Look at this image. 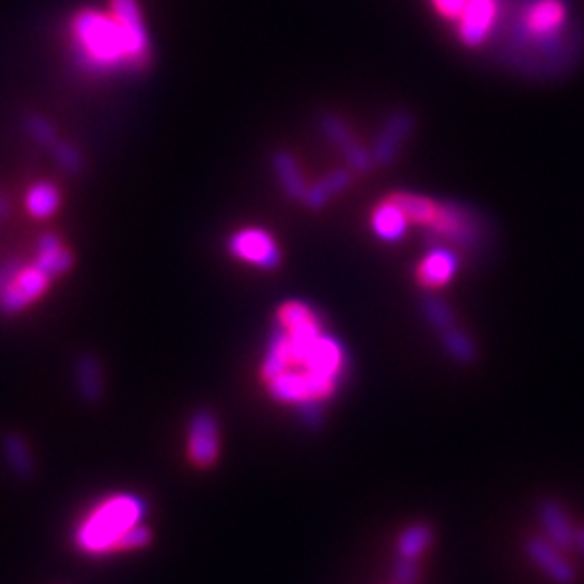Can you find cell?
<instances>
[{
  "label": "cell",
  "instance_id": "cell-1",
  "mask_svg": "<svg viewBox=\"0 0 584 584\" xmlns=\"http://www.w3.org/2000/svg\"><path fill=\"white\" fill-rule=\"evenodd\" d=\"M347 370V349L310 303L290 299L277 308L260 366L264 390L275 403L295 407L305 427L318 429L323 405L336 396Z\"/></svg>",
  "mask_w": 584,
  "mask_h": 584
},
{
  "label": "cell",
  "instance_id": "cell-2",
  "mask_svg": "<svg viewBox=\"0 0 584 584\" xmlns=\"http://www.w3.org/2000/svg\"><path fill=\"white\" fill-rule=\"evenodd\" d=\"M494 39L507 68L541 81L572 72L584 44L565 0H502Z\"/></svg>",
  "mask_w": 584,
  "mask_h": 584
},
{
  "label": "cell",
  "instance_id": "cell-3",
  "mask_svg": "<svg viewBox=\"0 0 584 584\" xmlns=\"http://www.w3.org/2000/svg\"><path fill=\"white\" fill-rule=\"evenodd\" d=\"M70 33L74 57L87 72H143L150 65V33L137 0H111L109 13L76 11Z\"/></svg>",
  "mask_w": 584,
  "mask_h": 584
},
{
  "label": "cell",
  "instance_id": "cell-4",
  "mask_svg": "<svg viewBox=\"0 0 584 584\" xmlns=\"http://www.w3.org/2000/svg\"><path fill=\"white\" fill-rule=\"evenodd\" d=\"M148 515V502L137 494L119 491L100 500L74 530V546L87 556L119 552V543Z\"/></svg>",
  "mask_w": 584,
  "mask_h": 584
},
{
  "label": "cell",
  "instance_id": "cell-5",
  "mask_svg": "<svg viewBox=\"0 0 584 584\" xmlns=\"http://www.w3.org/2000/svg\"><path fill=\"white\" fill-rule=\"evenodd\" d=\"M427 234L437 241V245L474 249L483 243L485 225L472 208L455 202H440L427 225Z\"/></svg>",
  "mask_w": 584,
  "mask_h": 584
},
{
  "label": "cell",
  "instance_id": "cell-6",
  "mask_svg": "<svg viewBox=\"0 0 584 584\" xmlns=\"http://www.w3.org/2000/svg\"><path fill=\"white\" fill-rule=\"evenodd\" d=\"M52 277L37 264H22L11 260L0 267V312L18 314L26 305L46 295Z\"/></svg>",
  "mask_w": 584,
  "mask_h": 584
},
{
  "label": "cell",
  "instance_id": "cell-7",
  "mask_svg": "<svg viewBox=\"0 0 584 584\" xmlns=\"http://www.w3.org/2000/svg\"><path fill=\"white\" fill-rule=\"evenodd\" d=\"M228 251L238 262L264 271L277 269L282 262L280 245L271 232L262 228H243L234 232L228 241Z\"/></svg>",
  "mask_w": 584,
  "mask_h": 584
},
{
  "label": "cell",
  "instance_id": "cell-8",
  "mask_svg": "<svg viewBox=\"0 0 584 584\" xmlns=\"http://www.w3.org/2000/svg\"><path fill=\"white\" fill-rule=\"evenodd\" d=\"M502 11V0H468L457 20V37L463 46L481 48L491 42Z\"/></svg>",
  "mask_w": 584,
  "mask_h": 584
},
{
  "label": "cell",
  "instance_id": "cell-9",
  "mask_svg": "<svg viewBox=\"0 0 584 584\" xmlns=\"http://www.w3.org/2000/svg\"><path fill=\"white\" fill-rule=\"evenodd\" d=\"M187 455L195 468H212L219 459V422L215 414L199 409L189 422Z\"/></svg>",
  "mask_w": 584,
  "mask_h": 584
},
{
  "label": "cell",
  "instance_id": "cell-10",
  "mask_svg": "<svg viewBox=\"0 0 584 584\" xmlns=\"http://www.w3.org/2000/svg\"><path fill=\"white\" fill-rule=\"evenodd\" d=\"M526 554L533 561L535 567H539L554 584H574L576 582V567L569 563L563 550L554 546L552 541L543 537H533L526 541Z\"/></svg>",
  "mask_w": 584,
  "mask_h": 584
},
{
  "label": "cell",
  "instance_id": "cell-11",
  "mask_svg": "<svg viewBox=\"0 0 584 584\" xmlns=\"http://www.w3.org/2000/svg\"><path fill=\"white\" fill-rule=\"evenodd\" d=\"M459 271V256L453 247L435 245L416 269V280L422 288H442Z\"/></svg>",
  "mask_w": 584,
  "mask_h": 584
},
{
  "label": "cell",
  "instance_id": "cell-12",
  "mask_svg": "<svg viewBox=\"0 0 584 584\" xmlns=\"http://www.w3.org/2000/svg\"><path fill=\"white\" fill-rule=\"evenodd\" d=\"M411 130H414V117H411L407 111H396L390 115L386 126L381 128L379 137L373 145V158L375 165H390L394 163V158L398 152L403 150V145L407 143Z\"/></svg>",
  "mask_w": 584,
  "mask_h": 584
},
{
  "label": "cell",
  "instance_id": "cell-13",
  "mask_svg": "<svg viewBox=\"0 0 584 584\" xmlns=\"http://www.w3.org/2000/svg\"><path fill=\"white\" fill-rule=\"evenodd\" d=\"M539 522L546 530L548 541H552L559 550L576 548V528L569 515L556 500H543L539 504Z\"/></svg>",
  "mask_w": 584,
  "mask_h": 584
},
{
  "label": "cell",
  "instance_id": "cell-14",
  "mask_svg": "<svg viewBox=\"0 0 584 584\" xmlns=\"http://www.w3.org/2000/svg\"><path fill=\"white\" fill-rule=\"evenodd\" d=\"M33 264H37L39 269L55 280V277L65 275L74 267V256H72V251L63 245V241L57 234L46 232L42 238H39L37 256Z\"/></svg>",
  "mask_w": 584,
  "mask_h": 584
},
{
  "label": "cell",
  "instance_id": "cell-15",
  "mask_svg": "<svg viewBox=\"0 0 584 584\" xmlns=\"http://www.w3.org/2000/svg\"><path fill=\"white\" fill-rule=\"evenodd\" d=\"M370 225H373V232L386 243H396L405 236L411 221L403 212V208L398 206L394 199L388 195L383 202L373 210V217H370Z\"/></svg>",
  "mask_w": 584,
  "mask_h": 584
},
{
  "label": "cell",
  "instance_id": "cell-16",
  "mask_svg": "<svg viewBox=\"0 0 584 584\" xmlns=\"http://www.w3.org/2000/svg\"><path fill=\"white\" fill-rule=\"evenodd\" d=\"M74 377H76V390L81 394L85 403H100L104 396V375L102 364L96 355L83 353L74 364Z\"/></svg>",
  "mask_w": 584,
  "mask_h": 584
},
{
  "label": "cell",
  "instance_id": "cell-17",
  "mask_svg": "<svg viewBox=\"0 0 584 584\" xmlns=\"http://www.w3.org/2000/svg\"><path fill=\"white\" fill-rule=\"evenodd\" d=\"M351 180H353V171H349V169L329 171L325 178L310 184L308 191H305L303 204L308 208H312V210H321L331 197H336L344 189H347L351 184Z\"/></svg>",
  "mask_w": 584,
  "mask_h": 584
},
{
  "label": "cell",
  "instance_id": "cell-18",
  "mask_svg": "<svg viewBox=\"0 0 584 584\" xmlns=\"http://www.w3.org/2000/svg\"><path fill=\"white\" fill-rule=\"evenodd\" d=\"M3 455L7 466L11 468V472L18 476L22 481H29L33 479L35 474V461L31 455V448L26 444V440L18 433H7L3 437Z\"/></svg>",
  "mask_w": 584,
  "mask_h": 584
},
{
  "label": "cell",
  "instance_id": "cell-19",
  "mask_svg": "<svg viewBox=\"0 0 584 584\" xmlns=\"http://www.w3.org/2000/svg\"><path fill=\"white\" fill-rule=\"evenodd\" d=\"M273 169H275L277 182L282 184L284 193L292 199H299V202H303L305 191H308L310 184L305 182V178L301 174V167L295 158H292L288 152H277L273 156Z\"/></svg>",
  "mask_w": 584,
  "mask_h": 584
},
{
  "label": "cell",
  "instance_id": "cell-20",
  "mask_svg": "<svg viewBox=\"0 0 584 584\" xmlns=\"http://www.w3.org/2000/svg\"><path fill=\"white\" fill-rule=\"evenodd\" d=\"M433 543V528L427 522H416L401 530L396 539V554L403 559H420V556L431 548Z\"/></svg>",
  "mask_w": 584,
  "mask_h": 584
},
{
  "label": "cell",
  "instance_id": "cell-21",
  "mask_svg": "<svg viewBox=\"0 0 584 584\" xmlns=\"http://www.w3.org/2000/svg\"><path fill=\"white\" fill-rule=\"evenodd\" d=\"M61 206V193L52 182H37L26 193V210L33 219H48Z\"/></svg>",
  "mask_w": 584,
  "mask_h": 584
},
{
  "label": "cell",
  "instance_id": "cell-22",
  "mask_svg": "<svg viewBox=\"0 0 584 584\" xmlns=\"http://www.w3.org/2000/svg\"><path fill=\"white\" fill-rule=\"evenodd\" d=\"M390 197L403 208V212L411 223H418L422 225V228H427V225L431 223L435 208H437V202H433V199L418 195V193H407V191L392 193Z\"/></svg>",
  "mask_w": 584,
  "mask_h": 584
},
{
  "label": "cell",
  "instance_id": "cell-23",
  "mask_svg": "<svg viewBox=\"0 0 584 584\" xmlns=\"http://www.w3.org/2000/svg\"><path fill=\"white\" fill-rule=\"evenodd\" d=\"M440 336H442L446 353L453 357L455 362H459V364L474 362L476 347H474V342L470 340V336L466 334V331L457 329V325H455V327H450L448 331H444V334H440Z\"/></svg>",
  "mask_w": 584,
  "mask_h": 584
},
{
  "label": "cell",
  "instance_id": "cell-24",
  "mask_svg": "<svg viewBox=\"0 0 584 584\" xmlns=\"http://www.w3.org/2000/svg\"><path fill=\"white\" fill-rule=\"evenodd\" d=\"M321 130L325 132V137L336 145V148L342 150V154L349 152L353 148V145L357 143V139L353 137L351 128L347 124H344L342 119L336 117V115H325L321 119Z\"/></svg>",
  "mask_w": 584,
  "mask_h": 584
},
{
  "label": "cell",
  "instance_id": "cell-25",
  "mask_svg": "<svg viewBox=\"0 0 584 584\" xmlns=\"http://www.w3.org/2000/svg\"><path fill=\"white\" fill-rule=\"evenodd\" d=\"M422 310H424V316H427V321L440 331V334H444V331H448L450 327H455V314L446 301L435 299V297L424 299Z\"/></svg>",
  "mask_w": 584,
  "mask_h": 584
},
{
  "label": "cell",
  "instance_id": "cell-26",
  "mask_svg": "<svg viewBox=\"0 0 584 584\" xmlns=\"http://www.w3.org/2000/svg\"><path fill=\"white\" fill-rule=\"evenodd\" d=\"M52 156L68 174H81L83 171V156L68 141H57L52 145Z\"/></svg>",
  "mask_w": 584,
  "mask_h": 584
},
{
  "label": "cell",
  "instance_id": "cell-27",
  "mask_svg": "<svg viewBox=\"0 0 584 584\" xmlns=\"http://www.w3.org/2000/svg\"><path fill=\"white\" fill-rule=\"evenodd\" d=\"M26 128H29L31 137L42 145H55L59 141L55 126H52L42 115H31L29 119H26Z\"/></svg>",
  "mask_w": 584,
  "mask_h": 584
},
{
  "label": "cell",
  "instance_id": "cell-28",
  "mask_svg": "<svg viewBox=\"0 0 584 584\" xmlns=\"http://www.w3.org/2000/svg\"><path fill=\"white\" fill-rule=\"evenodd\" d=\"M152 543V530L145 524H137L135 528L119 543V552H128V550H141L148 548Z\"/></svg>",
  "mask_w": 584,
  "mask_h": 584
},
{
  "label": "cell",
  "instance_id": "cell-29",
  "mask_svg": "<svg viewBox=\"0 0 584 584\" xmlns=\"http://www.w3.org/2000/svg\"><path fill=\"white\" fill-rule=\"evenodd\" d=\"M418 574H420V569H418L416 559H403V556H398V561L394 565L396 584H416Z\"/></svg>",
  "mask_w": 584,
  "mask_h": 584
},
{
  "label": "cell",
  "instance_id": "cell-30",
  "mask_svg": "<svg viewBox=\"0 0 584 584\" xmlns=\"http://www.w3.org/2000/svg\"><path fill=\"white\" fill-rule=\"evenodd\" d=\"M468 0H433V7L437 9L442 18L450 20V22H457L463 7H466Z\"/></svg>",
  "mask_w": 584,
  "mask_h": 584
},
{
  "label": "cell",
  "instance_id": "cell-31",
  "mask_svg": "<svg viewBox=\"0 0 584 584\" xmlns=\"http://www.w3.org/2000/svg\"><path fill=\"white\" fill-rule=\"evenodd\" d=\"M576 548H578V552L584 556V526H580V528L576 530Z\"/></svg>",
  "mask_w": 584,
  "mask_h": 584
},
{
  "label": "cell",
  "instance_id": "cell-32",
  "mask_svg": "<svg viewBox=\"0 0 584 584\" xmlns=\"http://www.w3.org/2000/svg\"><path fill=\"white\" fill-rule=\"evenodd\" d=\"M7 215H9V204H7V199L0 195V221H3Z\"/></svg>",
  "mask_w": 584,
  "mask_h": 584
}]
</instances>
